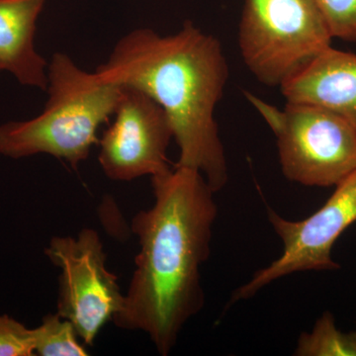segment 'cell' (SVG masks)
I'll list each match as a JSON object with an SVG mask.
<instances>
[{
	"mask_svg": "<svg viewBox=\"0 0 356 356\" xmlns=\"http://www.w3.org/2000/svg\"><path fill=\"white\" fill-rule=\"evenodd\" d=\"M151 178L154 203L133 218L140 250L123 308L112 321L144 332L166 356L205 304L201 266L210 257L218 207L216 192L198 170L175 165Z\"/></svg>",
	"mask_w": 356,
	"mask_h": 356,
	"instance_id": "cell-1",
	"label": "cell"
},
{
	"mask_svg": "<svg viewBox=\"0 0 356 356\" xmlns=\"http://www.w3.org/2000/svg\"><path fill=\"white\" fill-rule=\"evenodd\" d=\"M95 72L102 81L153 98L165 112L179 149L175 165L198 170L215 192L224 188L228 165L214 115L229 67L219 40L191 21L168 36L134 30Z\"/></svg>",
	"mask_w": 356,
	"mask_h": 356,
	"instance_id": "cell-2",
	"label": "cell"
},
{
	"mask_svg": "<svg viewBox=\"0 0 356 356\" xmlns=\"http://www.w3.org/2000/svg\"><path fill=\"white\" fill-rule=\"evenodd\" d=\"M48 77L43 112L31 120L0 125V154L11 159L50 154L77 170L93 145L99 144L98 129L114 115L122 86L81 70L63 53L51 58Z\"/></svg>",
	"mask_w": 356,
	"mask_h": 356,
	"instance_id": "cell-3",
	"label": "cell"
},
{
	"mask_svg": "<svg viewBox=\"0 0 356 356\" xmlns=\"http://www.w3.org/2000/svg\"><path fill=\"white\" fill-rule=\"evenodd\" d=\"M275 135L281 170L290 181L336 187L356 170V127L343 117L308 103L283 109L245 92Z\"/></svg>",
	"mask_w": 356,
	"mask_h": 356,
	"instance_id": "cell-4",
	"label": "cell"
},
{
	"mask_svg": "<svg viewBox=\"0 0 356 356\" xmlns=\"http://www.w3.org/2000/svg\"><path fill=\"white\" fill-rule=\"evenodd\" d=\"M332 35L314 0H245L238 47L259 83L280 86L331 47Z\"/></svg>",
	"mask_w": 356,
	"mask_h": 356,
	"instance_id": "cell-5",
	"label": "cell"
},
{
	"mask_svg": "<svg viewBox=\"0 0 356 356\" xmlns=\"http://www.w3.org/2000/svg\"><path fill=\"white\" fill-rule=\"evenodd\" d=\"M44 254L60 270L57 313L72 323L84 346H92L125 300L118 277L107 269L102 238L84 228L77 236H54Z\"/></svg>",
	"mask_w": 356,
	"mask_h": 356,
	"instance_id": "cell-6",
	"label": "cell"
},
{
	"mask_svg": "<svg viewBox=\"0 0 356 356\" xmlns=\"http://www.w3.org/2000/svg\"><path fill=\"white\" fill-rule=\"evenodd\" d=\"M267 218L282 242V254L236 289L231 305L252 298L267 285L290 274L341 267L332 259V250L339 236L356 222V170L337 185L322 208L306 219L291 221L270 208Z\"/></svg>",
	"mask_w": 356,
	"mask_h": 356,
	"instance_id": "cell-7",
	"label": "cell"
},
{
	"mask_svg": "<svg viewBox=\"0 0 356 356\" xmlns=\"http://www.w3.org/2000/svg\"><path fill=\"white\" fill-rule=\"evenodd\" d=\"M115 120L99 140L98 161L115 181L153 177L170 170L168 149L173 139L163 109L139 89L122 86Z\"/></svg>",
	"mask_w": 356,
	"mask_h": 356,
	"instance_id": "cell-8",
	"label": "cell"
},
{
	"mask_svg": "<svg viewBox=\"0 0 356 356\" xmlns=\"http://www.w3.org/2000/svg\"><path fill=\"white\" fill-rule=\"evenodd\" d=\"M288 102L308 103L343 117L356 127V55L332 47L280 86Z\"/></svg>",
	"mask_w": 356,
	"mask_h": 356,
	"instance_id": "cell-9",
	"label": "cell"
},
{
	"mask_svg": "<svg viewBox=\"0 0 356 356\" xmlns=\"http://www.w3.org/2000/svg\"><path fill=\"white\" fill-rule=\"evenodd\" d=\"M46 0H0V67L23 86L47 90L44 58L35 50L36 22Z\"/></svg>",
	"mask_w": 356,
	"mask_h": 356,
	"instance_id": "cell-10",
	"label": "cell"
},
{
	"mask_svg": "<svg viewBox=\"0 0 356 356\" xmlns=\"http://www.w3.org/2000/svg\"><path fill=\"white\" fill-rule=\"evenodd\" d=\"M294 355L356 356V330L339 331L332 314L325 312L311 332H302Z\"/></svg>",
	"mask_w": 356,
	"mask_h": 356,
	"instance_id": "cell-11",
	"label": "cell"
},
{
	"mask_svg": "<svg viewBox=\"0 0 356 356\" xmlns=\"http://www.w3.org/2000/svg\"><path fill=\"white\" fill-rule=\"evenodd\" d=\"M35 353L41 356H86V348L79 343L76 329L58 313L48 314L39 327L33 329Z\"/></svg>",
	"mask_w": 356,
	"mask_h": 356,
	"instance_id": "cell-12",
	"label": "cell"
},
{
	"mask_svg": "<svg viewBox=\"0 0 356 356\" xmlns=\"http://www.w3.org/2000/svg\"><path fill=\"white\" fill-rule=\"evenodd\" d=\"M332 38L356 42V0H314Z\"/></svg>",
	"mask_w": 356,
	"mask_h": 356,
	"instance_id": "cell-13",
	"label": "cell"
},
{
	"mask_svg": "<svg viewBox=\"0 0 356 356\" xmlns=\"http://www.w3.org/2000/svg\"><path fill=\"white\" fill-rule=\"evenodd\" d=\"M35 355L33 329L9 316L0 315V356Z\"/></svg>",
	"mask_w": 356,
	"mask_h": 356,
	"instance_id": "cell-14",
	"label": "cell"
},
{
	"mask_svg": "<svg viewBox=\"0 0 356 356\" xmlns=\"http://www.w3.org/2000/svg\"><path fill=\"white\" fill-rule=\"evenodd\" d=\"M1 70H1V67H0V72H1Z\"/></svg>",
	"mask_w": 356,
	"mask_h": 356,
	"instance_id": "cell-15",
	"label": "cell"
}]
</instances>
